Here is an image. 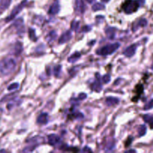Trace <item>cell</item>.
Listing matches in <instances>:
<instances>
[{
	"mask_svg": "<svg viewBox=\"0 0 153 153\" xmlns=\"http://www.w3.org/2000/svg\"><path fill=\"white\" fill-rule=\"evenodd\" d=\"M149 126H150V129H153V121L149 123Z\"/></svg>",
	"mask_w": 153,
	"mask_h": 153,
	"instance_id": "32",
	"label": "cell"
},
{
	"mask_svg": "<svg viewBox=\"0 0 153 153\" xmlns=\"http://www.w3.org/2000/svg\"><path fill=\"white\" fill-rule=\"evenodd\" d=\"M147 25V20L146 19H140V20L138 22V24L136 25V27H134L133 28V31L135 32V31L138 29V27H145Z\"/></svg>",
	"mask_w": 153,
	"mask_h": 153,
	"instance_id": "16",
	"label": "cell"
},
{
	"mask_svg": "<svg viewBox=\"0 0 153 153\" xmlns=\"http://www.w3.org/2000/svg\"><path fill=\"white\" fill-rule=\"evenodd\" d=\"M26 2H27L26 0H25V1L21 2L19 5H17V7H15V8H13L11 13V14L9 15V17L6 19V22H9V21L12 20V19H13V18H14V17H15L18 14V13H20L21 11L23 10V8H24L25 6V5H26Z\"/></svg>",
	"mask_w": 153,
	"mask_h": 153,
	"instance_id": "4",
	"label": "cell"
},
{
	"mask_svg": "<svg viewBox=\"0 0 153 153\" xmlns=\"http://www.w3.org/2000/svg\"><path fill=\"white\" fill-rule=\"evenodd\" d=\"M23 51V46L20 43H17L15 46V55H19Z\"/></svg>",
	"mask_w": 153,
	"mask_h": 153,
	"instance_id": "21",
	"label": "cell"
},
{
	"mask_svg": "<svg viewBox=\"0 0 153 153\" xmlns=\"http://www.w3.org/2000/svg\"><path fill=\"white\" fill-rule=\"evenodd\" d=\"M17 63L15 60L11 58H5L0 62V72L2 75H9L15 70Z\"/></svg>",
	"mask_w": 153,
	"mask_h": 153,
	"instance_id": "1",
	"label": "cell"
},
{
	"mask_svg": "<svg viewBox=\"0 0 153 153\" xmlns=\"http://www.w3.org/2000/svg\"><path fill=\"white\" fill-rule=\"evenodd\" d=\"M135 150H133V149H131V150H128V151H126V152H135Z\"/></svg>",
	"mask_w": 153,
	"mask_h": 153,
	"instance_id": "33",
	"label": "cell"
},
{
	"mask_svg": "<svg viewBox=\"0 0 153 153\" xmlns=\"http://www.w3.org/2000/svg\"><path fill=\"white\" fill-rule=\"evenodd\" d=\"M57 37V34H56V32H55V31H52V32H51L49 33V35L47 36V38H46V39H47V40L49 42H51L52 41V40H54Z\"/></svg>",
	"mask_w": 153,
	"mask_h": 153,
	"instance_id": "20",
	"label": "cell"
},
{
	"mask_svg": "<svg viewBox=\"0 0 153 153\" xmlns=\"http://www.w3.org/2000/svg\"><path fill=\"white\" fill-rule=\"evenodd\" d=\"M85 5L82 0H76V11L81 13L85 12Z\"/></svg>",
	"mask_w": 153,
	"mask_h": 153,
	"instance_id": "10",
	"label": "cell"
},
{
	"mask_svg": "<svg viewBox=\"0 0 153 153\" xmlns=\"http://www.w3.org/2000/svg\"><path fill=\"white\" fill-rule=\"evenodd\" d=\"M144 3L143 0H127L123 5V11L127 14H131L136 12Z\"/></svg>",
	"mask_w": 153,
	"mask_h": 153,
	"instance_id": "2",
	"label": "cell"
},
{
	"mask_svg": "<svg viewBox=\"0 0 153 153\" xmlns=\"http://www.w3.org/2000/svg\"><path fill=\"white\" fill-rule=\"evenodd\" d=\"M11 0H0V8L2 10H6L9 7Z\"/></svg>",
	"mask_w": 153,
	"mask_h": 153,
	"instance_id": "14",
	"label": "cell"
},
{
	"mask_svg": "<svg viewBox=\"0 0 153 153\" xmlns=\"http://www.w3.org/2000/svg\"><path fill=\"white\" fill-rule=\"evenodd\" d=\"M102 2H108L110 1V0H101Z\"/></svg>",
	"mask_w": 153,
	"mask_h": 153,
	"instance_id": "34",
	"label": "cell"
},
{
	"mask_svg": "<svg viewBox=\"0 0 153 153\" xmlns=\"http://www.w3.org/2000/svg\"><path fill=\"white\" fill-rule=\"evenodd\" d=\"M49 120V117H48V114L46 113H41L38 118V123L42 124V125H45L48 123Z\"/></svg>",
	"mask_w": 153,
	"mask_h": 153,
	"instance_id": "11",
	"label": "cell"
},
{
	"mask_svg": "<svg viewBox=\"0 0 153 153\" xmlns=\"http://www.w3.org/2000/svg\"><path fill=\"white\" fill-rule=\"evenodd\" d=\"M87 98V94H85V93H80L79 95V97H78V99H79V100H83Z\"/></svg>",
	"mask_w": 153,
	"mask_h": 153,
	"instance_id": "28",
	"label": "cell"
},
{
	"mask_svg": "<svg viewBox=\"0 0 153 153\" xmlns=\"http://www.w3.org/2000/svg\"><path fill=\"white\" fill-rule=\"evenodd\" d=\"M137 48H138L137 44H132V45H131L130 46L127 47L126 49L124 50L123 54H124V55H125L126 57L131 58V57H132L133 55L135 54L136 50H137Z\"/></svg>",
	"mask_w": 153,
	"mask_h": 153,
	"instance_id": "5",
	"label": "cell"
},
{
	"mask_svg": "<svg viewBox=\"0 0 153 153\" xmlns=\"http://www.w3.org/2000/svg\"><path fill=\"white\" fill-rule=\"evenodd\" d=\"M80 57H81V54L79 52H75L71 56L69 57L68 61L70 63H75L80 58Z\"/></svg>",
	"mask_w": 153,
	"mask_h": 153,
	"instance_id": "15",
	"label": "cell"
},
{
	"mask_svg": "<svg viewBox=\"0 0 153 153\" xmlns=\"http://www.w3.org/2000/svg\"><path fill=\"white\" fill-rule=\"evenodd\" d=\"M88 3H90V4H92V3H93V2L96 1V0H86Z\"/></svg>",
	"mask_w": 153,
	"mask_h": 153,
	"instance_id": "31",
	"label": "cell"
},
{
	"mask_svg": "<svg viewBox=\"0 0 153 153\" xmlns=\"http://www.w3.org/2000/svg\"><path fill=\"white\" fill-rule=\"evenodd\" d=\"M96 75H97L96 77H97V80L95 81L94 83L93 84V85H92V89H93L94 91L98 92L99 93V92H100V91H102V85H101V83H100V81H99V73H97Z\"/></svg>",
	"mask_w": 153,
	"mask_h": 153,
	"instance_id": "8",
	"label": "cell"
},
{
	"mask_svg": "<svg viewBox=\"0 0 153 153\" xmlns=\"http://www.w3.org/2000/svg\"><path fill=\"white\" fill-rule=\"evenodd\" d=\"M29 38H31V40H33V41H36L37 40V38L35 36V32L34 30H33L32 28H30L29 29Z\"/></svg>",
	"mask_w": 153,
	"mask_h": 153,
	"instance_id": "25",
	"label": "cell"
},
{
	"mask_svg": "<svg viewBox=\"0 0 153 153\" xmlns=\"http://www.w3.org/2000/svg\"><path fill=\"white\" fill-rule=\"evenodd\" d=\"M18 87H19V84L15 82V83H13L9 85L8 87V91H14V90H17Z\"/></svg>",
	"mask_w": 153,
	"mask_h": 153,
	"instance_id": "26",
	"label": "cell"
},
{
	"mask_svg": "<svg viewBox=\"0 0 153 153\" xmlns=\"http://www.w3.org/2000/svg\"><path fill=\"white\" fill-rule=\"evenodd\" d=\"M117 29L114 28H111V27H109L106 29L105 32L107 34V36H108V38L110 39H113L114 38V36H115V32Z\"/></svg>",
	"mask_w": 153,
	"mask_h": 153,
	"instance_id": "13",
	"label": "cell"
},
{
	"mask_svg": "<svg viewBox=\"0 0 153 153\" xmlns=\"http://www.w3.org/2000/svg\"><path fill=\"white\" fill-rule=\"evenodd\" d=\"M59 11H60L59 3L58 1H55L52 4V5L51 6V8H50V9H49V13H50V14H52V15H55V14L58 13Z\"/></svg>",
	"mask_w": 153,
	"mask_h": 153,
	"instance_id": "9",
	"label": "cell"
},
{
	"mask_svg": "<svg viewBox=\"0 0 153 153\" xmlns=\"http://www.w3.org/2000/svg\"><path fill=\"white\" fill-rule=\"evenodd\" d=\"M91 30V27L87 26V25H86V26H85L83 28H82V32H89V31Z\"/></svg>",
	"mask_w": 153,
	"mask_h": 153,
	"instance_id": "29",
	"label": "cell"
},
{
	"mask_svg": "<svg viewBox=\"0 0 153 153\" xmlns=\"http://www.w3.org/2000/svg\"><path fill=\"white\" fill-rule=\"evenodd\" d=\"M92 152V150H91V149H90V148H88L87 147V146H86V147H85V149H83V150H82V152Z\"/></svg>",
	"mask_w": 153,
	"mask_h": 153,
	"instance_id": "30",
	"label": "cell"
},
{
	"mask_svg": "<svg viewBox=\"0 0 153 153\" xmlns=\"http://www.w3.org/2000/svg\"><path fill=\"white\" fill-rule=\"evenodd\" d=\"M48 142L52 146H57L60 143V138L56 134H50L48 136Z\"/></svg>",
	"mask_w": 153,
	"mask_h": 153,
	"instance_id": "7",
	"label": "cell"
},
{
	"mask_svg": "<svg viewBox=\"0 0 153 153\" xmlns=\"http://www.w3.org/2000/svg\"><path fill=\"white\" fill-rule=\"evenodd\" d=\"M152 69H153V65H152Z\"/></svg>",
	"mask_w": 153,
	"mask_h": 153,
	"instance_id": "35",
	"label": "cell"
},
{
	"mask_svg": "<svg viewBox=\"0 0 153 153\" xmlns=\"http://www.w3.org/2000/svg\"><path fill=\"white\" fill-rule=\"evenodd\" d=\"M119 102V99L114 98V97H108L106 98V104L108 106L116 105Z\"/></svg>",
	"mask_w": 153,
	"mask_h": 153,
	"instance_id": "12",
	"label": "cell"
},
{
	"mask_svg": "<svg viewBox=\"0 0 153 153\" xmlns=\"http://www.w3.org/2000/svg\"><path fill=\"white\" fill-rule=\"evenodd\" d=\"M102 81L105 83H109L110 81H111V76L109 75H105L103 77H102Z\"/></svg>",
	"mask_w": 153,
	"mask_h": 153,
	"instance_id": "27",
	"label": "cell"
},
{
	"mask_svg": "<svg viewBox=\"0 0 153 153\" xmlns=\"http://www.w3.org/2000/svg\"><path fill=\"white\" fill-rule=\"evenodd\" d=\"M120 44L119 43H114L112 44H108L106 45L103 47L100 48L97 51V54L99 55H102V56H105V55H109L115 52L117 49H119Z\"/></svg>",
	"mask_w": 153,
	"mask_h": 153,
	"instance_id": "3",
	"label": "cell"
},
{
	"mask_svg": "<svg viewBox=\"0 0 153 153\" xmlns=\"http://www.w3.org/2000/svg\"><path fill=\"white\" fill-rule=\"evenodd\" d=\"M71 38H72V33H71V32H70V31H66V32H65L60 37V38H59V44H65L66 42H68Z\"/></svg>",
	"mask_w": 153,
	"mask_h": 153,
	"instance_id": "6",
	"label": "cell"
},
{
	"mask_svg": "<svg viewBox=\"0 0 153 153\" xmlns=\"http://www.w3.org/2000/svg\"><path fill=\"white\" fill-rule=\"evenodd\" d=\"M60 71H61V66L60 65H57L53 68V73L56 77H58L60 76Z\"/></svg>",
	"mask_w": 153,
	"mask_h": 153,
	"instance_id": "19",
	"label": "cell"
},
{
	"mask_svg": "<svg viewBox=\"0 0 153 153\" xmlns=\"http://www.w3.org/2000/svg\"><path fill=\"white\" fill-rule=\"evenodd\" d=\"M79 22H78V21H73L71 24V28H72V30L75 31V32H78L79 30Z\"/></svg>",
	"mask_w": 153,
	"mask_h": 153,
	"instance_id": "23",
	"label": "cell"
},
{
	"mask_svg": "<svg viewBox=\"0 0 153 153\" xmlns=\"http://www.w3.org/2000/svg\"><path fill=\"white\" fill-rule=\"evenodd\" d=\"M152 108H153V99H150V100L145 105L144 109L146 110V111H147V110H150L152 109Z\"/></svg>",
	"mask_w": 153,
	"mask_h": 153,
	"instance_id": "24",
	"label": "cell"
},
{
	"mask_svg": "<svg viewBox=\"0 0 153 153\" xmlns=\"http://www.w3.org/2000/svg\"><path fill=\"white\" fill-rule=\"evenodd\" d=\"M143 119H144V122L146 123H150L153 121V116L151 114H145L143 116Z\"/></svg>",
	"mask_w": 153,
	"mask_h": 153,
	"instance_id": "22",
	"label": "cell"
},
{
	"mask_svg": "<svg viewBox=\"0 0 153 153\" xmlns=\"http://www.w3.org/2000/svg\"><path fill=\"white\" fill-rule=\"evenodd\" d=\"M105 6L103 4H102V3H96V4H94L93 5L92 9H93V11H97L105 9Z\"/></svg>",
	"mask_w": 153,
	"mask_h": 153,
	"instance_id": "17",
	"label": "cell"
},
{
	"mask_svg": "<svg viewBox=\"0 0 153 153\" xmlns=\"http://www.w3.org/2000/svg\"><path fill=\"white\" fill-rule=\"evenodd\" d=\"M146 133V126L145 125H140L139 129H138V134H139V136L142 137L145 135Z\"/></svg>",
	"mask_w": 153,
	"mask_h": 153,
	"instance_id": "18",
	"label": "cell"
}]
</instances>
